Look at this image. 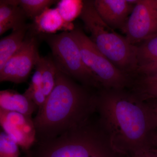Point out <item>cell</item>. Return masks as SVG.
Masks as SVG:
<instances>
[{
  "mask_svg": "<svg viewBox=\"0 0 157 157\" xmlns=\"http://www.w3.org/2000/svg\"><path fill=\"white\" fill-rule=\"evenodd\" d=\"M97 94L98 120L117 150L132 157L150 145L154 124L148 104L139 94L104 88Z\"/></svg>",
  "mask_w": 157,
  "mask_h": 157,
  "instance_id": "6da1fadb",
  "label": "cell"
},
{
  "mask_svg": "<svg viewBox=\"0 0 157 157\" xmlns=\"http://www.w3.org/2000/svg\"><path fill=\"white\" fill-rule=\"evenodd\" d=\"M91 89L58 70L54 88L33 119L37 141L56 138L93 117L97 94Z\"/></svg>",
  "mask_w": 157,
  "mask_h": 157,
  "instance_id": "7a4b0ae2",
  "label": "cell"
},
{
  "mask_svg": "<svg viewBox=\"0 0 157 157\" xmlns=\"http://www.w3.org/2000/svg\"><path fill=\"white\" fill-rule=\"evenodd\" d=\"M93 117L56 138L37 141L29 154L32 157H130L114 147L98 117Z\"/></svg>",
  "mask_w": 157,
  "mask_h": 157,
  "instance_id": "3957f363",
  "label": "cell"
},
{
  "mask_svg": "<svg viewBox=\"0 0 157 157\" xmlns=\"http://www.w3.org/2000/svg\"><path fill=\"white\" fill-rule=\"evenodd\" d=\"M79 16L90 34V39L101 53L128 75L136 72L137 46L105 24L96 11L93 1L82 2Z\"/></svg>",
  "mask_w": 157,
  "mask_h": 157,
  "instance_id": "277c9868",
  "label": "cell"
},
{
  "mask_svg": "<svg viewBox=\"0 0 157 157\" xmlns=\"http://www.w3.org/2000/svg\"><path fill=\"white\" fill-rule=\"evenodd\" d=\"M39 36L50 47L52 59L59 70L86 87L101 88L97 78L84 64L80 49L71 31Z\"/></svg>",
  "mask_w": 157,
  "mask_h": 157,
  "instance_id": "5b68a950",
  "label": "cell"
},
{
  "mask_svg": "<svg viewBox=\"0 0 157 157\" xmlns=\"http://www.w3.org/2000/svg\"><path fill=\"white\" fill-rule=\"evenodd\" d=\"M71 32L78 44L84 64L97 78L101 88L124 89L132 83L130 76L101 53L83 31L75 28Z\"/></svg>",
  "mask_w": 157,
  "mask_h": 157,
  "instance_id": "8992f818",
  "label": "cell"
},
{
  "mask_svg": "<svg viewBox=\"0 0 157 157\" xmlns=\"http://www.w3.org/2000/svg\"><path fill=\"white\" fill-rule=\"evenodd\" d=\"M132 45L157 35V0H138L122 29Z\"/></svg>",
  "mask_w": 157,
  "mask_h": 157,
  "instance_id": "52a82bcc",
  "label": "cell"
},
{
  "mask_svg": "<svg viewBox=\"0 0 157 157\" xmlns=\"http://www.w3.org/2000/svg\"><path fill=\"white\" fill-rule=\"evenodd\" d=\"M36 38L26 36L22 45L0 70V82L22 83L27 80L40 58Z\"/></svg>",
  "mask_w": 157,
  "mask_h": 157,
  "instance_id": "ba28073f",
  "label": "cell"
},
{
  "mask_svg": "<svg viewBox=\"0 0 157 157\" xmlns=\"http://www.w3.org/2000/svg\"><path fill=\"white\" fill-rule=\"evenodd\" d=\"M0 124L3 131L26 152L36 143V132L32 116L0 109Z\"/></svg>",
  "mask_w": 157,
  "mask_h": 157,
  "instance_id": "9c48e42d",
  "label": "cell"
},
{
  "mask_svg": "<svg viewBox=\"0 0 157 157\" xmlns=\"http://www.w3.org/2000/svg\"><path fill=\"white\" fill-rule=\"evenodd\" d=\"M137 2L136 0L93 1L100 17L113 30L123 28Z\"/></svg>",
  "mask_w": 157,
  "mask_h": 157,
  "instance_id": "30bf717a",
  "label": "cell"
},
{
  "mask_svg": "<svg viewBox=\"0 0 157 157\" xmlns=\"http://www.w3.org/2000/svg\"><path fill=\"white\" fill-rule=\"evenodd\" d=\"M20 0L0 1V35L10 29L15 30L26 25V16L20 7Z\"/></svg>",
  "mask_w": 157,
  "mask_h": 157,
  "instance_id": "8fae6325",
  "label": "cell"
},
{
  "mask_svg": "<svg viewBox=\"0 0 157 157\" xmlns=\"http://www.w3.org/2000/svg\"><path fill=\"white\" fill-rule=\"evenodd\" d=\"M33 21L31 27L36 34L50 35L62 29H74L70 23L63 19L56 8L46 9Z\"/></svg>",
  "mask_w": 157,
  "mask_h": 157,
  "instance_id": "7c38bea8",
  "label": "cell"
},
{
  "mask_svg": "<svg viewBox=\"0 0 157 157\" xmlns=\"http://www.w3.org/2000/svg\"><path fill=\"white\" fill-rule=\"evenodd\" d=\"M0 109L32 116L39 107L24 94L7 90L0 92Z\"/></svg>",
  "mask_w": 157,
  "mask_h": 157,
  "instance_id": "4fadbf2b",
  "label": "cell"
},
{
  "mask_svg": "<svg viewBox=\"0 0 157 157\" xmlns=\"http://www.w3.org/2000/svg\"><path fill=\"white\" fill-rule=\"evenodd\" d=\"M29 26L27 25L12 31L0 41V70L22 45Z\"/></svg>",
  "mask_w": 157,
  "mask_h": 157,
  "instance_id": "5bb4252c",
  "label": "cell"
},
{
  "mask_svg": "<svg viewBox=\"0 0 157 157\" xmlns=\"http://www.w3.org/2000/svg\"><path fill=\"white\" fill-rule=\"evenodd\" d=\"M40 60L42 66V90L47 98L55 86L58 69L51 58L41 57Z\"/></svg>",
  "mask_w": 157,
  "mask_h": 157,
  "instance_id": "9a60e30c",
  "label": "cell"
},
{
  "mask_svg": "<svg viewBox=\"0 0 157 157\" xmlns=\"http://www.w3.org/2000/svg\"><path fill=\"white\" fill-rule=\"evenodd\" d=\"M137 59L138 67L157 60V35L137 46Z\"/></svg>",
  "mask_w": 157,
  "mask_h": 157,
  "instance_id": "2e32d148",
  "label": "cell"
},
{
  "mask_svg": "<svg viewBox=\"0 0 157 157\" xmlns=\"http://www.w3.org/2000/svg\"><path fill=\"white\" fill-rule=\"evenodd\" d=\"M58 2L54 0H20L19 6L27 17L34 20Z\"/></svg>",
  "mask_w": 157,
  "mask_h": 157,
  "instance_id": "e0dca14e",
  "label": "cell"
},
{
  "mask_svg": "<svg viewBox=\"0 0 157 157\" xmlns=\"http://www.w3.org/2000/svg\"><path fill=\"white\" fill-rule=\"evenodd\" d=\"M82 6V2L80 1L63 0L59 1L56 8L63 19L70 23L80 14Z\"/></svg>",
  "mask_w": 157,
  "mask_h": 157,
  "instance_id": "ac0fdd59",
  "label": "cell"
},
{
  "mask_svg": "<svg viewBox=\"0 0 157 157\" xmlns=\"http://www.w3.org/2000/svg\"><path fill=\"white\" fill-rule=\"evenodd\" d=\"M134 91L139 94L144 101L157 100V78H141L136 82Z\"/></svg>",
  "mask_w": 157,
  "mask_h": 157,
  "instance_id": "d6986e66",
  "label": "cell"
},
{
  "mask_svg": "<svg viewBox=\"0 0 157 157\" xmlns=\"http://www.w3.org/2000/svg\"><path fill=\"white\" fill-rule=\"evenodd\" d=\"M19 145L3 131L0 134V157H19Z\"/></svg>",
  "mask_w": 157,
  "mask_h": 157,
  "instance_id": "ffe728a7",
  "label": "cell"
},
{
  "mask_svg": "<svg viewBox=\"0 0 157 157\" xmlns=\"http://www.w3.org/2000/svg\"><path fill=\"white\" fill-rule=\"evenodd\" d=\"M136 72L142 75L141 78H157V60L138 67Z\"/></svg>",
  "mask_w": 157,
  "mask_h": 157,
  "instance_id": "44dd1931",
  "label": "cell"
},
{
  "mask_svg": "<svg viewBox=\"0 0 157 157\" xmlns=\"http://www.w3.org/2000/svg\"><path fill=\"white\" fill-rule=\"evenodd\" d=\"M132 157H157V140L152 138L150 145Z\"/></svg>",
  "mask_w": 157,
  "mask_h": 157,
  "instance_id": "7402d4cb",
  "label": "cell"
},
{
  "mask_svg": "<svg viewBox=\"0 0 157 157\" xmlns=\"http://www.w3.org/2000/svg\"><path fill=\"white\" fill-rule=\"evenodd\" d=\"M145 101H146L148 104L150 109L152 117L154 124V132H157V100H149Z\"/></svg>",
  "mask_w": 157,
  "mask_h": 157,
  "instance_id": "603a6c76",
  "label": "cell"
},
{
  "mask_svg": "<svg viewBox=\"0 0 157 157\" xmlns=\"http://www.w3.org/2000/svg\"><path fill=\"white\" fill-rule=\"evenodd\" d=\"M153 137H154L155 139H156L157 140V132H154L153 134Z\"/></svg>",
  "mask_w": 157,
  "mask_h": 157,
  "instance_id": "cb8c5ba5",
  "label": "cell"
},
{
  "mask_svg": "<svg viewBox=\"0 0 157 157\" xmlns=\"http://www.w3.org/2000/svg\"><path fill=\"white\" fill-rule=\"evenodd\" d=\"M26 154H27V157H32L28 153H26Z\"/></svg>",
  "mask_w": 157,
  "mask_h": 157,
  "instance_id": "d4e9b609",
  "label": "cell"
}]
</instances>
